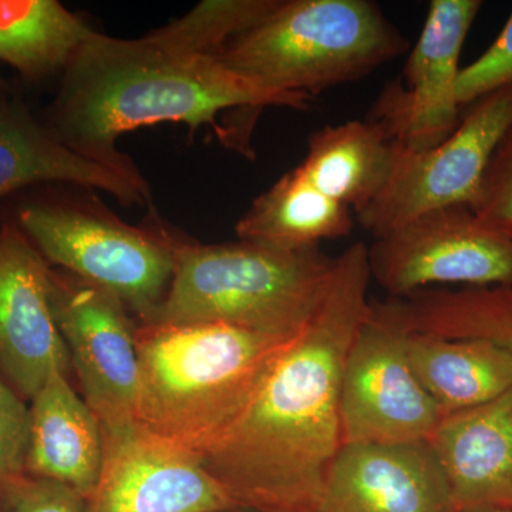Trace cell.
Returning <instances> with one entry per match:
<instances>
[{
    "label": "cell",
    "instance_id": "6",
    "mask_svg": "<svg viewBox=\"0 0 512 512\" xmlns=\"http://www.w3.org/2000/svg\"><path fill=\"white\" fill-rule=\"evenodd\" d=\"M10 221L52 268L113 293L138 320L163 301L185 244L160 218L134 227L97 198L77 195L30 198Z\"/></svg>",
    "mask_w": 512,
    "mask_h": 512
},
{
    "label": "cell",
    "instance_id": "30",
    "mask_svg": "<svg viewBox=\"0 0 512 512\" xmlns=\"http://www.w3.org/2000/svg\"><path fill=\"white\" fill-rule=\"evenodd\" d=\"M228 512H245V510H232V511H228ZM254 512V511H252Z\"/></svg>",
    "mask_w": 512,
    "mask_h": 512
},
{
    "label": "cell",
    "instance_id": "8",
    "mask_svg": "<svg viewBox=\"0 0 512 512\" xmlns=\"http://www.w3.org/2000/svg\"><path fill=\"white\" fill-rule=\"evenodd\" d=\"M369 269L393 298L431 285L512 286V239L484 227L467 205L437 208L375 238Z\"/></svg>",
    "mask_w": 512,
    "mask_h": 512
},
{
    "label": "cell",
    "instance_id": "22",
    "mask_svg": "<svg viewBox=\"0 0 512 512\" xmlns=\"http://www.w3.org/2000/svg\"><path fill=\"white\" fill-rule=\"evenodd\" d=\"M97 33L57 0H0V62L32 82L62 74Z\"/></svg>",
    "mask_w": 512,
    "mask_h": 512
},
{
    "label": "cell",
    "instance_id": "24",
    "mask_svg": "<svg viewBox=\"0 0 512 512\" xmlns=\"http://www.w3.org/2000/svg\"><path fill=\"white\" fill-rule=\"evenodd\" d=\"M471 210L484 227L512 239V124L488 161Z\"/></svg>",
    "mask_w": 512,
    "mask_h": 512
},
{
    "label": "cell",
    "instance_id": "12",
    "mask_svg": "<svg viewBox=\"0 0 512 512\" xmlns=\"http://www.w3.org/2000/svg\"><path fill=\"white\" fill-rule=\"evenodd\" d=\"M103 461L86 512H228L231 495L201 458L138 423L103 427Z\"/></svg>",
    "mask_w": 512,
    "mask_h": 512
},
{
    "label": "cell",
    "instance_id": "17",
    "mask_svg": "<svg viewBox=\"0 0 512 512\" xmlns=\"http://www.w3.org/2000/svg\"><path fill=\"white\" fill-rule=\"evenodd\" d=\"M25 473L57 481L89 500L99 481L103 433L70 376L53 370L29 403Z\"/></svg>",
    "mask_w": 512,
    "mask_h": 512
},
{
    "label": "cell",
    "instance_id": "15",
    "mask_svg": "<svg viewBox=\"0 0 512 512\" xmlns=\"http://www.w3.org/2000/svg\"><path fill=\"white\" fill-rule=\"evenodd\" d=\"M427 443L456 512L512 511V387L490 402L441 417Z\"/></svg>",
    "mask_w": 512,
    "mask_h": 512
},
{
    "label": "cell",
    "instance_id": "20",
    "mask_svg": "<svg viewBox=\"0 0 512 512\" xmlns=\"http://www.w3.org/2000/svg\"><path fill=\"white\" fill-rule=\"evenodd\" d=\"M353 228L352 211L296 167L259 195L235 225L241 241L281 251L319 248L322 241L348 237Z\"/></svg>",
    "mask_w": 512,
    "mask_h": 512
},
{
    "label": "cell",
    "instance_id": "11",
    "mask_svg": "<svg viewBox=\"0 0 512 512\" xmlns=\"http://www.w3.org/2000/svg\"><path fill=\"white\" fill-rule=\"evenodd\" d=\"M481 6L480 0L430 3L404 66V83L386 84L370 116L397 146L420 153L456 130L463 109L457 99L461 50Z\"/></svg>",
    "mask_w": 512,
    "mask_h": 512
},
{
    "label": "cell",
    "instance_id": "21",
    "mask_svg": "<svg viewBox=\"0 0 512 512\" xmlns=\"http://www.w3.org/2000/svg\"><path fill=\"white\" fill-rule=\"evenodd\" d=\"M407 332L448 339H485L512 350V286L426 289L383 301Z\"/></svg>",
    "mask_w": 512,
    "mask_h": 512
},
{
    "label": "cell",
    "instance_id": "1",
    "mask_svg": "<svg viewBox=\"0 0 512 512\" xmlns=\"http://www.w3.org/2000/svg\"><path fill=\"white\" fill-rule=\"evenodd\" d=\"M369 247L336 256L312 318L276 360L248 409L201 461L238 510L319 512L343 447V366L369 313Z\"/></svg>",
    "mask_w": 512,
    "mask_h": 512
},
{
    "label": "cell",
    "instance_id": "7",
    "mask_svg": "<svg viewBox=\"0 0 512 512\" xmlns=\"http://www.w3.org/2000/svg\"><path fill=\"white\" fill-rule=\"evenodd\" d=\"M512 124V84L468 104L456 130L427 151L394 144L389 183L357 222L377 238L437 208H471L498 141Z\"/></svg>",
    "mask_w": 512,
    "mask_h": 512
},
{
    "label": "cell",
    "instance_id": "10",
    "mask_svg": "<svg viewBox=\"0 0 512 512\" xmlns=\"http://www.w3.org/2000/svg\"><path fill=\"white\" fill-rule=\"evenodd\" d=\"M50 302L84 402L101 426L137 423L140 362L130 309L106 289L57 268L50 272Z\"/></svg>",
    "mask_w": 512,
    "mask_h": 512
},
{
    "label": "cell",
    "instance_id": "27",
    "mask_svg": "<svg viewBox=\"0 0 512 512\" xmlns=\"http://www.w3.org/2000/svg\"><path fill=\"white\" fill-rule=\"evenodd\" d=\"M29 403L0 376V487L25 474Z\"/></svg>",
    "mask_w": 512,
    "mask_h": 512
},
{
    "label": "cell",
    "instance_id": "18",
    "mask_svg": "<svg viewBox=\"0 0 512 512\" xmlns=\"http://www.w3.org/2000/svg\"><path fill=\"white\" fill-rule=\"evenodd\" d=\"M403 332L414 375L443 416L480 406L511 389V349L485 339Z\"/></svg>",
    "mask_w": 512,
    "mask_h": 512
},
{
    "label": "cell",
    "instance_id": "28",
    "mask_svg": "<svg viewBox=\"0 0 512 512\" xmlns=\"http://www.w3.org/2000/svg\"><path fill=\"white\" fill-rule=\"evenodd\" d=\"M8 97H10L8 83L5 82L2 74H0V101L6 100Z\"/></svg>",
    "mask_w": 512,
    "mask_h": 512
},
{
    "label": "cell",
    "instance_id": "3",
    "mask_svg": "<svg viewBox=\"0 0 512 512\" xmlns=\"http://www.w3.org/2000/svg\"><path fill=\"white\" fill-rule=\"evenodd\" d=\"M295 336L224 323H136L137 423L201 457L245 413Z\"/></svg>",
    "mask_w": 512,
    "mask_h": 512
},
{
    "label": "cell",
    "instance_id": "19",
    "mask_svg": "<svg viewBox=\"0 0 512 512\" xmlns=\"http://www.w3.org/2000/svg\"><path fill=\"white\" fill-rule=\"evenodd\" d=\"M394 163V144L373 120H350L311 134L298 170L319 191L360 214L382 194Z\"/></svg>",
    "mask_w": 512,
    "mask_h": 512
},
{
    "label": "cell",
    "instance_id": "26",
    "mask_svg": "<svg viewBox=\"0 0 512 512\" xmlns=\"http://www.w3.org/2000/svg\"><path fill=\"white\" fill-rule=\"evenodd\" d=\"M5 512H86V500L57 481L23 474L0 487Z\"/></svg>",
    "mask_w": 512,
    "mask_h": 512
},
{
    "label": "cell",
    "instance_id": "9",
    "mask_svg": "<svg viewBox=\"0 0 512 512\" xmlns=\"http://www.w3.org/2000/svg\"><path fill=\"white\" fill-rule=\"evenodd\" d=\"M441 417L407 360L403 330L370 301L343 366V446L427 441Z\"/></svg>",
    "mask_w": 512,
    "mask_h": 512
},
{
    "label": "cell",
    "instance_id": "5",
    "mask_svg": "<svg viewBox=\"0 0 512 512\" xmlns=\"http://www.w3.org/2000/svg\"><path fill=\"white\" fill-rule=\"evenodd\" d=\"M409 49L369 0H279L222 53L229 69L281 92L316 94L365 79Z\"/></svg>",
    "mask_w": 512,
    "mask_h": 512
},
{
    "label": "cell",
    "instance_id": "13",
    "mask_svg": "<svg viewBox=\"0 0 512 512\" xmlns=\"http://www.w3.org/2000/svg\"><path fill=\"white\" fill-rule=\"evenodd\" d=\"M50 272L23 232L0 222V376L28 403L53 370H73L53 315Z\"/></svg>",
    "mask_w": 512,
    "mask_h": 512
},
{
    "label": "cell",
    "instance_id": "2",
    "mask_svg": "<svg viewBox=\"0 0 512 512\" xmlns=\"http://www.w3.org/2000/svg\"><path fill=\"white\" fill-rule=\"evenodd\" d=\"M311 97L281 92L225 66L218 57L165 45L148 33L116 39L97 33L80 47L46 111L47 128L83 156L147 184L117 141L141 127L185 124L198 131L225 111L288 107L308 110Z\"/></svg>",
    "mask_w": 512,
    "mask_h": 512
},
{
    "label": "cell",
    "instance_id": "29",
    "mask_svg": "<svg viewBox=\"0 0 512 512\" xmlns=\"http://www.w3.org/2000/svg\"><path fill=\"white\" fill-rule=\"evenodd\" d=\"M464 512H512V511L498 510V508H483V510H471V511H464Z\"/></svg>",
    "mask_w": 512,
    "mask_h": 512
},
{
    "label": "cell",
    "instance_id": "16",
    "mask_svg": "<svg viewBox=\"0 0 512 512\" xmlns=\"http://www.w3.org/2000/svg\"><path fill=\"white\" fill-rule=\"evenodd\" d=\"M66 184L101 190L123 205H150L148 184L64 144L19 97L0 101V201L23 188Z\"/></svg>",
    "mask_w": 512,
    "mask_h": 512
},
{
    "label": "cell",
    "instance_id": "4",
    "mask_svg": "<svg viewBox=\"0 0 512 512\" xmlns=\"http://www.w3.org/2000/svg\"><path fill=\"white\" fill-rule=\"evenodd\" d=\"M335 264L319 248L281 251L241 239L184 244L163 301L138 323H224L295 336L322 301Z\"/></svg>",
    "mask_w": 512,
    "mask_h": 512
},
{
    "label": "cell",
    "instance_id": "23",
    "mask_svg": "<svg viewBox=\"0 0 512 512\" xmlns=\"http://www.w3.org/2000/svg\"><path fill=\"white\" fill-rule=\"evenodd\" d=\"M279 0H205L183 18L151 32L165 45L220 57L232 42L254 29Z\"/></svg>",
    "mask_w": 512,
    "mask_h": 512
},
{
    "label": "cell",
    "instance_id": "25",
    "mask_svg": "<svg viewBox=\"0 0 512 512\" xmlns=\"http://www.w3.org/2000/svg\"><path fill=\"white\" fill-rule=\"evenodd\" d=\"M512 84V12L493 45L461 69L457 99L461 107L481 99L495 90Z\"/></svg>",
    "mask_w": 512,
    "mask_h": 512
},
{
    "label": "cell",
    "instance_id": "14",
    "mask_svg": "<svg viewBox=\"0 0 512 512\" xmlns=\"http://www.w3.org/2000/svg\"><path fill=\"white\" fill-rule=\"evenodd\" d=\"M319 512H456L427 441L352 444L330 467Z\"/></svg>",
    "mask_w": 512,
    "mask_h": 512
}]
</instances>
